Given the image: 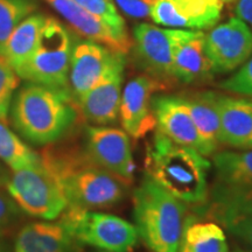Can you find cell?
Instances as JSON below:
<instances>
[{"mask_svg":"<svg viewBox=\"0 0 252 252\" xmlns=\"http://www.w3.org/2000/svg\"><path fill=\"white\" fill-rule=\"evenodd\" d=\"M20 84V77L4 56H0V122L8 123L12 99Z\"/></svg>","mask_w":252,"mask_h":252,"instance_id":"4316f807","label":"cell"},{"mask_svg":"<svg viewBox=\"0 0 252 252\" xmlns=\"http://www.w3.org/2000/svg\"><path fill=\"white\" fill-rule=\"evenodd\" d=\"M60 219L78 244L103 252H131L139 239L134 224L111 214L65 208Z\"/></svg>","mask_w":252,"mask_h":252,"instance_id":"52a82bcc","label":"cell"},{"mask_svg":"<svg viewBox=\"0 0 252 252\" xmlns=\"http://www.w3.org/2000/svg\"><path fill=\"white\" fill-rule=\"evenodd\" d=\"M186 204L145 175L133 191V219L139 238L152 252H176Z\"/></svg>","mask_w":252,"mask_h":252,"instance_id":"277c9868","label":"cell"},{"mask_svg":"<svg viewBox=\"0 0 252 252\" xmlns=\"http://www.w3.org/2000/svg\"><path fill=\"white\" fill-rule=\"evenodd\" d=\"M86 152L97 165L130 185L135 172L131 141L124 130L90 125L86 128Z\"/></svg>","mask_w":252,"mask_h":252,"instance_id":"8fae6325","label":"cell"},{"mask_svg":"<svg viewBox=\"0 0 252 252\" xmlns=\"http://www.w3.org/2000/svg\"><path fill=\"white\" fill-rule=\"evenodd\" d=\"M117 9L133 19L150 18L153 0H112Z\"/></svg>","mask_w":252,"mask_h":252,"instance_id":"4dcf8cb0","label":"cell"},{"mask_svg":"<svg viewBox=\"0 0 252 252\" xmlns=\"http://www.w3.org/2000/svg\"><path fill=\"white\" fill-rule=\"evenodd\" d=\"M219 87L228 93L252 97V55L231 76L220 82Z\"/></svg>","mask_w":252,"mask_h":252,"instance_id":"f1b7e54d","label":"cell"},{"mask_svg":"<svg viewBox=\"0 0 252 252\" xmlns=\"http://www.w3.org/2000/svg\"><path fill=\"white\" fill-rule=\"evenodd\" d=\"M204 49L214 74L235 71L252 55V28L238 17L204 33Z\"/></svg>","mask_w":252,"mask_h":252,"instance_id":"30bf717a","label":"cell"},{"mask_svg":"<svg viewBox=\"0 0 252 252\" xmlns=\"http://www.w3.org/2000/svg\"><path fill=\"white\" fill-rule=\"evenodd\" d=\"M39 159L40 153L32 150L8 127L7 123L0 122V161L12 172L25 168Z\"/></svg>","mask_w":252,"mask_h":252,"instance_id":"d4e9b609","label":"cell"},{"mask_svg":"<svg viewBox=\"0 0 252 252\" xmlns=\"http://www.w3.org/2000/svg\"><path fill=\"white\" fill-rule=\"evenodd\" d=\"M74 46L70 32L61 21L47 17L33 54L15 72L20 80L69 89L68 75Z\"/></svg>","mask_w":252,"mask_h":252,"instance_id":"8992f818","label":"cell"},{"mask_svg":"<svg viewBox=\"0 0 252 252\" xmlns=\"http://www.w3.org/2000/svg\"><path fill=\"white\" fill-rule=\"evenodd\" d=\"M122 55L125 54L94 41H74L68 75V87L74 99L89 91Z\"/></svg>","mask_w":252,"mask_h":252,"instance_id":"2e32d148","label":"cell"},{"mask_svg":"<svg viewBox=\"0 0 252 252\" xmlns=\"http://www.w3.org/2000/svg\"><path fill=\"white\" fill-rule=\"evenodd\" d=\"M6 191L26 215L46 220H56L67 208V198L58 176L43 158L9 172Z\"/></svg>","mask_w":252,"mask_h":252,"instance_id":"5b68a950","label":"cell"},{"mask_svg":"<svg viewBox=\"0 0 252 252\" xmlns=\"http://www.w3.org/2000/svg\"><path fill=\"white\" fill-rule=\"evenodd\" d=\"M157 131L176 144L191 147L204 157L212 152L200 137L189 110L180 94H157L152 98Z\"/></svg>","mask_w":252,"mask_h":252,"instance_id":"9a60e30c","label":"cell"},{"mask_svg":"<svg viewBox=\"0 0 252 252\" xmlns=\"http://www.w3.org/2000/svg\"><path fill=\"white\" fill-rule=\"evenodd\" d=\"M125 65L126 55H122L89 91L75 100L84 121L96 126H108L118 121Z\"/></svg>","mask_w":252,"mask_h":252,"instance_id":"4fadbf2b","label":"cell"},{"mask_svg":"<svg viewBox=\"0 0 252 252\" xmlns=\"http://www.w3.org/2000/svg\"><path fill=\"white\" fill-rule=\"evenodd\" d=\"M40 154L58 176L67 208L102 209L117 204L125 196L128 185L97 165L86 150L48 145Z\"/></svg>","mask_w":252,"mask_h":252,"instance_id":"7a4b0ae2","label":"cell"},{"mask_svg":"<svg viewBox=\"0 0 252 252\" xmlns=\"http://www.w3.org/2000/svg\"><path fill=\"white\" fill-rule=\"evenodd\" d=\"M47 17L42 13H32L24 19L9 36L4 58L17 70L27 62L39 42Z\"/></svg>","mask_w":252,"mask_h":252,"instance_id":"603a6c76","label":"cell"},{"mask_svg":"<svg viewBox=\"0 0 252 252\" xmlns=\"http://www.w3.org/2000/svg\"><path fill=\"white\" fill-rule=\"evenodd\" d=\"M71 1L91 12V13L96 14L97 17H99L116 30L127 32L124 19L118 12L112 0H71Z\"/></svg>","mask_w":252,"mask_h":252,"instance_id":"83f0119b","label":"cell"},{"mask_svg":"<svg viewBox=\"0 0 252 252\" xmlns=\"http://www.w3.org/2000/svg\"><path fill=\"white\" fill-rule=\"evenodd\" d=\"M196 31L161 28L151 24H139L134 27V55L147 75L168 84L173 80L174 52L182 41L194 35Z\"/></svg>","mask_w":252,"mask_h":252,"instance_id":"9c48e42d","label":"cell"},{"mask_svg":"<svg viewBox=\"0 0 252 252\" xmlns=\"http://www.w3.org/2000/svg\"><path fill=\"white\" fill-rule=\"evenodd\" d=\"M145 173L186 206H202L208 198L207 157L176 144L157 131L146 146Z\"/></svg>","mask_w":252,"mask_h":252,"instance_id":"3957f363","label":"cell"},{"mask_svg":"<svg viewBox=\"0 0 252 252\" xmlns=\"http://www.w3.org/2000/svg\"><path fill=\"white\" fill-rule=\"evenodd\" d=\"M9 116L23 139L36 146H48L67 135L80 112L69 89L26 82L15 91Z\"/></svg>","mask_w":252,"mask_h":252,"instance_id":"6da1fadb","label":"cell"},{"mask_svg":"<svg viewBox=\"0 0 252 252\" xmlns=\"http://www.w3.org/2000/svg\"><path fill=\"white\" fill-rule=\"evenodd\" d=\"M220 145L252 150V102L219 94Z\"/></svg>","mask_w":252,"mask_h":252,"instance_id":"d6986e66","label":"cell"},{"mask_svg":"<svg viewBox=\"0 0 252 252\" xmlns=\"http://www.w3.org/2000/svg\"><path fill=\"white\" fill-rule=\"evenodd\" d=\"M37 8L36 0H0V56L18 25Z\"/></svg>","mask_w":252,"mask_h":252,"instance_id":"484cf974","label":"cell"},{"mask_svg":"<svg viewBox=\"0 0 252 252\" xmlns=\"http://www.w3.org/2000/svg\"><path fill=\"white\" fill-rule=\"evenodd\" d=\"M78 243L63 220H40L24 225L15 237L14 252H76Z\"/></svg>","mask_w":252,"mask_h":252,"instance_id":"ac0fdd59","label":"cell"},{"mask_svg":"<svg viewBox=\"0 0 252 252\" xmlns=\"http://www.w3.org/2000/svg\"><path fill=\"white\" fill-rule=\"evenodd\" d=\"M166 87L167 84L150 75H140L126 83L122 91L119 121L128 137L141 139L156 128L152 98Z\"/></svg>","mask_w":252,"mask_h":252,"instance_id":"7c38bea8","label":"cell"},{"mask_svg":"<svg viewBox=\"0 0 252 252\" xmlns=\"http://www.w3.org/2000/svg\"><path fill=\"white\" fill-rule=\"evenodd\" d=\"M9 175L8 168L4 163L0 161V188H5V184L7 181V178Z\"/></svg>","mask_w":252,"mask_h":252,"instance_id":"d6a6232c","label":"cell"},{"mask_svg":"<svg viewBox=\"0 0 252 252\" xmlns=\"http://www.w3.org/2000/svg\"><path fill=\"white\" fill-rule=\"evenodd\" d=\"M172 75L173 80L182 84L207 83L215 76L204 49L202 31H196L176 47Z\"/></svg>","mask_w":252,"mask_h":252,"instance_id":"ffe728a7","label":"cell"},{"mask_svg":"<svg viewBox=\"0 0 252 252\" xmlns=\"http://www.w3.org/2000/svg\"><path fill=\"white\" fill-rule=\"evenodd\" d=\"M76 252H81V251H80V249H77V250H76Z\"/></svg>","mask_w":252,"mask_h":252,"instance_id":"d590c367","label":"cell"},{"mask_svg":"<svg viewBox=\"0 0 252 252\" xmlns=\"http://www.w3.org/2000/svg\"><path fill=\"white\" fill-rule=\"evenodd\" d=\"M176 252H229V245L224 230L216 222L188 216Z\"/></svg>","mask_w":252,"mask_h":252,"instance_id":"7402d4cb","label":"cell"},{"mask_svg":"<svg viewBox=\"0 0 252 252\" xmlns=\"http://www.w3.org/2000/svg\"><path fill=\"white\" fill-rule=\"evenodd\" d=\"M217 180L252 187V150L224 151L214 154Z\"/></svg>","mask_w":252,"mask_h":252,"instance_id":"cb8c5ba5","label":"cell"},{"mask_svg":"<svg viewBox=\"0 0 252 252\" xmlns=\"http://www.w3.org/2000/svg\"><path fill=\"white\" fill-rule=\"evenodd\" d=\"M0 252H14L13 248H11V245H8L5 241L0 239Z\"/></svg>","mask_w":252,"mask_h":252,"instance_id":"836d02e7","label":"cell"},{"mask_svg":"<svg viewBox=\"0 0 252 252\" xmlns=\"http://www.w3.org/2000/svg\"><path fill=\"white\" fill-rule=\"evenodd\" d=\"M200 207L245 252H252V187L216 180L206 203Z\"/></svg>","mask_w":252,"mask_h":252,"instance_id":"ba28073f","label":"cell"},{"mask_svg":"<svg viewBox=\"0 0 252 252\" xmlns=\"http://www.w3.org/2000/svg\"><path fill=\"white\" fill-rule=\"evenodd\" d=\"M235 14L252 28V0H235Z\"/></svg>","mask_w":252,"mask_h":252,"instance_id":"1f68e13d","label":"cell"},{"mask_svg":"<svg viewBox=\"0 0 252 252\" xmlns=\"http://www.w3.org/2000/svg\"><path fill=\"white\" fill-rule=\"evenodd\" d=\"M235 252H238V251H235Z\"/></svg>","mask_w":252,"mask_h":252,"instance_id":"8d00e7d4","label":"cell"},{"mask_svg":"<svg viewBox=\"0 0 252 252\" xmlns=\"http://www.w3.org/2000/svg\"><path fill=\"white\" fill-rule=\"evenodd\" d=\"M223 6L220 0H153L150 19L162 27L206 31L219 23Z\"/></svg>","mask_w":252,"mask_h":252,"instance_id":"5bb4252c","label":"cell"},{"mask_svg":"<svg viewBox=\"0 0 252 252\" xmlns=\"http://www.w3.org/2000/svg\"><path fill=\"white\" fill-rule=\"evenodd\" d=\"M190 113L195 127L212 154L220 145V115L214 91H195L180 94Z\"/></svg>","mask_w":252,"mask_h":252,"instance_id":"44dd1931","label":"cell"},{"mask_svg":"<svg viewBox=\"0 0 252 252\" xmlns=\"http://www.w3.org/2000/svg\"><path fill=\"white\" fill-rule=\"evenodd\" d=\"M223 4H231V2H235V0H220Z\"/></svg>","mask_w":252,"mask_h":252,"instance_id":"e575fe53","label":"cell"},{"mask_svg":"<svg viewBox=\"0 0 252 252\" xmlns=\"http://www.w3.org/2000/svg\"><path fill=\"white\" fill-rule=\"evenodd\" d=\"M64 19L75 32L87 40L99 43L112 52L127 54L132 40L127 32L116 30L96 14L91 13L71 0H45Z\"/></svg>","mask_w":252,"mask_h":252,"instance_id":"e0dca14e","label":"cell"},{"mask_svg":"<svg viewBox=\"0 0 252 252\" xmlns=\"http://www.w3.org/2000/svg\"><path fill=\"white\" fill-rule=\"evenodd\" d=\"M23 212L9 196L5 188H0V237L7 234L21 220Z\"/></svg>","mask_w":252,"mask_h":252,"instance_id":"f546056e","label":"cell"}]
</instances>
